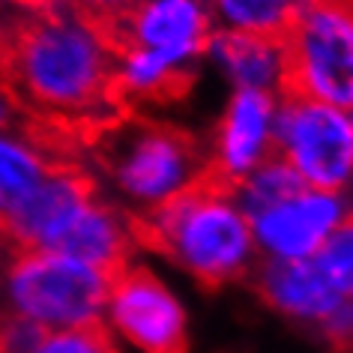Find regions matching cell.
<instances>
[{
    "mask_svg": "<svg viewBox=\"0 0 353 353\" xmlns=\"http://www.w3.org/2000/svg\"><path fill=\"white\" fill-rule=\"evenodd\" d=\"M236 183L213 165L162 204L129 213V231L138 249L176 261L198 285L216 290L249 276L252 270V225L236 207Z\"/></svg>",
    "mask_w": 353,
    "mask_h": 353,
    "instance_id": "obj_2",
    "label": "cell"
},
{
    "mask_svg": "<svg viewBox=\"0 0 353 353\" xmlns=\"http://www.w3.org/2000/svg\"><path fill=\"white\" fill-rule=\"evenodd\" d=\"M270 153L285 159L312 192L335 195L353 176V114L321 102H281Z\"/></svg>",
    "mask_w": 353,
    "mask_h": 353,
    "instance_id": "obj_6",
    "label": "cell"
},
{
    "mask_svg": "<svg viewBox=\"0 0 353 353\" xmlns=\"http://www.w3.org/2000/svg\"><path fill=\"white\" fill-rule=\"evenodd\" d=\"M344 204L339 195L323 192H303L281 204L252 216V236L270 258L279 261H303L314 258L332 228L341 222Z\"/></svg>",
    "mask_w": 353,
    "mask_h": 353,
    "instance_id": "obj_10",
    "label": "cell"
},
{
    "mask_svg": "<svg viewBox=\"0 0 353 353\" xmlns=\"http://www.w3.org/2000/svg\"><path fill=\"white\" fill-rule=\"evenodd\" d=\"M135 249L138 245L132 240L126 210L105 204L99 195L84 201L46 243V252L90 263L111 281L132 267Z\"/></svg>",
    "mask_w": 353,
    "mask_h": 353,
    "instance_id": "obj_11",
    "label": "cell"
},
{
    "mask_svg": "<svg viewBox=\"0 0 353 353\" xmlns=\"http://www.w3.org/2000/svg\"><path fill=\"white\" fill-rule=\"evenodd\" d=\"M314 261L321 263L326 279L335 285L341 296L353 299V213H344L341 222L317 249Z\"/></svg>",
    "mask_w": 353,
    "mask_h": 353,
    "instance_id": "obj_16",
    "label": "cell"
},
{
    "mask_svg": "<svg viewBox=\"0 0 353 353\" xmlns=\"http://www.w3.org/2000/svg\"><path fill=\"white\" fill-rule=\"evenodd\" d=\"M281 102L353 114V0H305L279 37Z\"/></svg>",
    "mask_w": 353,
    "mask_h": 353,
    "instance_id": "obj_4",
    "label": "cell"
},
{
    "mask_svg": "<svg viewBox=\"0 0 353 353\" xmlns=\"http://www.w3.org/2000/svg\"><path fill=\"white\" fill-rule=\"evenodd\" d=\"M30 120L33 117H28L21 111V105L0 87V132H21L30 126Z\"/></svg>",
    "mask_w": 353,
    "mask_h": 353,
    "instance_id": "obj_18",
    "label": "cell"
},
{
    "mask_svg": "<svg viewBox=\"0 0 353 353\" xmlns=\"http://www.w3.org/2000/svg\"><path fill=\"white\" fill-rule=\"evenodd\" d=\"M335 353H353V344H350V347H344V350H335Z\"/></svg>",
    "mask_w": 353,
    "mask_h": 353,
    "instance_id": "obj_21",
    "label": "cell"
},
{
    "mask_svg": "<svg viewBox=\"0 0 353 353\" xmlns=\"http://www.w3.org/2000/svg\"><path fill=\"white\" fill-rule=\"evenodd\" d=\"M87 165H96L132 201L129 213L150 210L186 189L207 165L201 141L189 129L144 114H129L87 141Z\"/></svg>",
    "mask_w": 353,
    "mask_h": 353,
    "instance_id": "obj_3",
    "label": "cell"
},
{
    "mask_svg": "<svg viewBox=\"0 0 353 353\" xmlns=\"http://www.w3.org/2000/svg\"><path fill=\"white\" fill-rule=\"evenodd\" d=\"M3 312L39 330H69L102 321L111 279L90 263L46 249L10 252L0 270Z\"/></svg>",
    "mask_w": 353,
    "mask_h": 353,
    "instance_id": "obj_5",
    "label": "cell"
},
{
    "mask_svg": "<svg viewBox=\"0 0 353 353\" xmlns=\"http://www.w3.org/2000/svg\"><path fill=\"white\" fill-rule=\"evenodd\" d=\"M0 12H3V0H0Z\"/></svg>",
    "mask_w": 353,
    "mask_h": 353,
    "instance_id": "obj_22",
    "label": "cell"
},
{
    "mask_svg": "<svg viewBox=\"0 0 353 353\" xmlns=\"http://www.w3.org/2000/svg\"><path fill=\"white\" fill-rule=\"evenodd\" d=\"M249 272L254 290L272 308H279V312L290 317H299V321L323 323L344 299L314 258H303V261L267 258Z\"/></svg>",
    "mask_w": 353,
    "mask_h": 353,
    "instance_id": "obj_13",
    "label": "cell"
},
{
    "mask_svg": "<svg viewBox=\"0 0 353 353\" xmlns=\"http://www.w3.org/2000/svg\"><path fill=\"white\" fill-rule=\"evenodd\" d=\"M108 308L117 332L144 353H189L186 314L176 296L147 267H132L111 281Z\"/></svg>",
    "mask_w": 353,
    "mask_h": 353,
    "instance_id": "obj_8",
    "label": "cell"
},
{
    "mask_svg": "<svg viewBox=\"0 0 353 353\" xmlns=\"http://www.w3.org/2000/svg\"><path fill=\"white\" fill-rule=\"evenodd\" d=\"M78 10H84L90 19H111V15H117L123 10H129L135 0H72Z\"/></svg>",
    "mask_w": 353,
    "mask_h": 353,
    "instance_id": "obj_19",
    "label": "cell"
},
{
    "mask_svg": "<svg viewBox=\"0 0 353 353\" xmlns=\"http://www.w3.org/2000/svg\"><path fill=\"white\" fill-rule=\"evenodd\" d=\"M210 51L231 75L236 90H267L276 93L279 78V37L245 30H219L213 33Z\"/></svg>",
    "mask_w": 353,
    "mask_h": 353,
    "instance_id": "obj_14",
    "label": "cell"
},
{
    "mask_svg": "<svg viewBox=\"0 0 353 353\" xmlns=\"http://www.w3.org/2000/svg\"><path fill=\"white\" fill-rule=\"evenodd\" d=\"M28 353H117L105 321H93L69 330H46Z\"/></svg>",
    "mask_w": 353,
    "mask_h": 353,
    "instance_id": "obj_17",
    "label": "cell"
},
{
    "mask_svg": "<svg viewBox=\"0 0 353 353\" xmlns=\"http://www.w3.org/2000/svg\"><path fill=\"white\" fill-rule=\"evenodd\" d=\"M272 93L267 90H236L225 117L216 126V144L210 165L240 186L252 168L263 162L272 138Z\"/></svg>",
    "mask_w": 353,
    "mask_h": 353,
    "instance_id": "obj_12",
    "label": "cell"
},
{
    "mask_svg": "<svg viewBox=\"0 0 353 353\" xmlns=\"http://www.w3.org/2000/svg\"><path fill=\"white\" fill-rule=\"evenodd\" d=\"M96 28L114 57L150 51L174 63H198L216 33L204 0H135L129 10L99 19Z\"/></svg>",
    "mask_w": 353,
    "mask_h": 353,
    "instance_id": "obj_7",
    "label": "cell"
},
{
    "mask_svg": "<svg viewBox=\"0 0 353 353\" xmlns=\"http://www.w3.org/2000/svg\"><path fill=\"white\" fill-rule=\"evenodd\" d=\"M75 162H84L81 150L39 120H30L21 132H0V231L51 174Z\"/></svg>",
    "mask_w": 353,
    "mask_h": 353,
    "instance_id": "obj_9",
    "label": "cell"
},
{
    "mask_svg": "<svg viewBox=\"0 0 353 353\" xmlns=\"http://www.w3.org/2000/svg\"><path fill=\"white\" fill-rule=\"evenodd\" d=\"M305 0H213L219 19L231 30L281 37Z\"/></svg>",
    "mask_w": 353,
    "mask_h": 353,
    "instance_id": "obj_15",
    "label": "cell"
},
{
    "mask_svg": "<svg viewBox=\"0 0 353 353\" xmlns=\"http://www.w3.org/2000/svg\"><path fill=\"white\" fill-rule=\"evenodd\" d=\"M0 87L81 153L96 132L135 114L120 93L111 46L72 0H3Z\"/></svg>",
    "mask_w": 353,
    "mask_h": 353,
    "instance_id": "obj_1",
    "label": "cell"
},
{
    "mask_svg": "<svg viewBox=\"0 0 353 353\" xmlns=\"http://www.w3.org/2000/svg\"><path fill=\"white\" fill-rule=\"evenodd\" d=\"M0 252H12V249H10V245H6V243H3V236H0Z\"/></svg>",
    "mask_w": 353,
    "mask_h": 353,
    "instance_id": "obj_20",
    "label": "cell"
}]
</instances>
